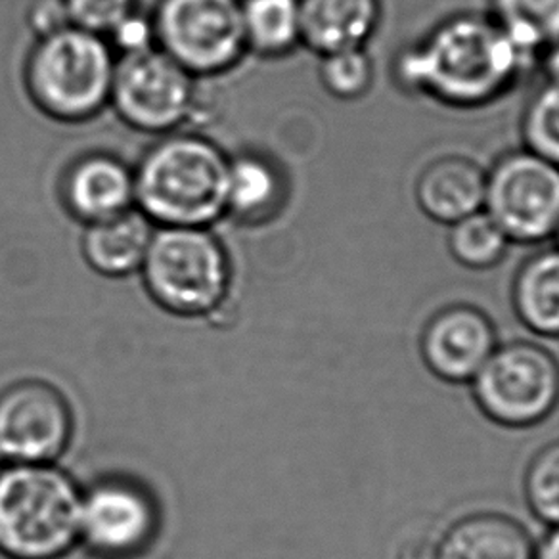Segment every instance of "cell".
Here are the masks:
<instances>
[{
  "label": "cell",
  "instance_id": "22",
  "mask_svg": "<svg viewBox=\"0 0 559 559\" xmlns=\"http://www.w3.org/2000/svg\"><path fill=\"white\" fill-rule=\"evenodd\" d=\"M510 240L500 226L481 210L460 218L449 230V249L452 257L467 269H489L504 257Z\"/></svg>",
  "mask_w": 559,
  "mask_h": 559
},
{
  "label": "cell",
  "instance_id": "26",
  "mask_svg": "<svg viewBox=\"0 0 559 559\" xmlns=\"http://www.w3.org/2000/svg\"><path fill=\"white\" fill-rule=\"evenodd\" d=\"M73 27L108 37L124 17L136 10V0H66Z\"/></svg>",
  "mask_w": 559,
  "mask_h": 559
},
{
  "label": "cell",
  "instance_id": "28",
  "mask_svg": "<svg viewBox=\"0 0 559 559\" xmlns=\"http://www.w3.org/2000/svg\"><path fill=\"white\" fill-rule=\"evenodd\" d=\"M27 22L39 39L62 32L71 25L66 0H33L27 10Z\"/></svg>",
  "mask_w": 559,
  "mask_h": 559
},
{
  "label": "cell",
  "instance_id": "8",
  "mask_svg": "<svg viewBox=\"0 0 559 559\" xmlns=\"http://www.w3.org/2000/svg\"><path fill=\"white\" fill-rule=\"evenodd\" d=\"M483 210L510 241L538 243L559 225V167L531 150L510 152L487 173Z\"/></svg>",
  "mask_w": 559,
  "mask_h": 559
},
{
  "label": "cell",
  "instance_id": "2",
  "mask_svg": "<svg viewBox=\"0 0 559 559\" xmlns=\"http://www.w3.org/2000/svg\"><path fill=\"white\" fill-rule=\"evenodd\" d=\"M228 157L195 134H169L142 157L134 205L157 226L210 228L226 215Z\"/></svg>",
  "mask_w": 559,
  "mask_h": 559
},
{
  "label": "cell",
  "instance_id": "10",
  "mask_svg": "<svg viewBox=\"0 0 559 559\" xmlns=\"http://www.w3.org/2000/svg\"><path fill=\"white\" fill-rule=\"evenodd\" d=\"M159 510L139 483L106 479L81 502L79 538L100 558L123 559L146 550L156 538Z\"/></svg>",
  "mask_w": 559,
  "mask_h": 559
},
{
  "label": "cell",
  "instance_id": "27",
  "mask_svg": "<svg viewBox=\"0 0 559 559\" xmlns=\"http://www.w3.org/2000/svg\"><path fill=\"white\" fill-rule=\"evenodd\" d=\"M108 39L111 40L109 47L121 56L139 55L157 47L154 22L139 14L136 10L124 17L121 24L116 25V29L109 33Z\"/></svg>",
  "mask_w": 559,
  "mask_h": 559
},
{
  "label": "cell",
  "instance_id": "25",
  "mask_svg": "<svg viewBox=\"0 0 559 559\" xmlns=\"http://www.w3.org/2000/svg\"><path fill=\"white\" fill-rule=\"evenodd\" d=\"M528 506L536 518L559 525V441L536 454L525 477Z\"/></svg>",
  "mask_w": 559,
  "mask_h": 559
},
{
  "label": "cell",
  "instance_id": "11",
  "mask_svg": "<svg viewBox=\"0 0 559 559\" xmlns=\"http://www.w3.org/2000/svg\"><path fill=\"white\" fill-rule=\"evenodd\" d=\"M70 406L43 381H22L0 395V456L14 464H48L70 443Z\"/></svg>",
  "mask_w": 559,
  "mask_h": 559
},
{
  "label": "cell",
  "instance_id": "17",
  "mask_svg": "<svg viewBox=\"0 0 559 559\" xmlns=\"http://www.w3.org/2000/svg\"><path fill=\"white\" fill-rule=\"evenodd\" d=\"M439 546V559H535L527 531L504 515H469L454 523Z\"/></svg>",
  "mask_w": 559,
  "mask_h": 559
},
{
  "label": "cell",
  "instance_id": "5",
  "mask_svg": "<svg viewBox=\"0 0 559 559\" xmlns=\"http://www.w3.org/2000/svg\"><path fill=\"white\" fill-rule=\"evenodd\" d=\"M150 296L167 311L198 317L217 311L230 284V264L210 228L159 226L142 263Z\"/></svg>",
  "mask_w": 559,
  "mask_h": 559
},
{
  "label": "cell",
  "instance_id": "6",
  "mask_svg": "<svg viewBox=\"0 0 559 559\" xmlns=\"http://www.w3.org/2000/svg\"><path fill=\"white\" fill-rule=\"evenodd\" d=\"M152 22L157 48L194 78L233 70L248 50L241 0H162Z\"/></svg>",
  "mask_w": 559,
  "mask_h": 559
},
{
  "label": "cell",
  "instance_id": "14",
  "mask_svg": "<svg viewBox=\"0 0 559 559\" xmlns=\"http://www.w3.org/2000/svg\"><path fill=\"white\" fill-rule=\"evenodd\" d=\"M487 173L462 156L436 159L416 180L419 210L441 225H454L485 205Z\"/></svg>",
  "mask_w": 559,
  "mask_h": 559
},
{
  "label": "cell",
  "instance_id": "16",
  "mask_svg": "<svg viewBox=\"0 0 559 559\" xmlns=\"http://www.w3.org/2000/svg\"><path fill=\"white\" fill-rule=\"evenodd\" d=\"M154 233L156 225L136 207L91 223L83 236L86 263L106 276H127L142 269Z\"/></svg>",
  "mask_w": 559,
  "mask_h": 559
},
{
  "label": "cell",
  "instance_id": "23",
  "mask_svg": "<svg viewBox=\"0 0 559 559\" xmlns=\"http://www.w3.org/2000/svg\"><path fill=\"white\" fill-rule=\"evenodd\" d=\"M521 132L525 148L559 167V79L546 78L531 94Z\"/></svg>",
  "mask_w": 559,
  "mask_h": 559
},
{
  "label": "cell",
  "instance_id": "9",
  "mask_svg": "<svg viewBox=\"0 0 559 559\" xmlns=\"http://www.w3.org/2000/svg\"><path fill=\"white\" fill-rule=\"evenodd\" d=\"M109 102L132 129L171 132L194 117L198 88L192 73L154 47L117 58Z\"/></svg>",
  "mask_w": 559,
  "mask_h": 559
},
{
  "label": "cell",
  "instance_id": "4",
  "mask_svg": "<svg viewBox=\"0 0 559 559\" xmlns=\"http://www.w3.org/2000/svg\"><path fill=\"white\" fill-rule=\"evenodd\" d=\"M116 56L108 40L66 27L39 39L25 68L33 102L60 121H85L109 102Z\"/></svg>",
  "mask_w": 559,
  "mask_h": 559
},
{
  "label": "cell",
  "instance_id": "24",
  "mask_svg": "<svg viewBox=\"0 0 559 559\" xmlns=\"http://www.w3.org/2000/svg\"><path fill=\"white\" fill-rule=\"evenodd\" d=\"M320 81L340 100H355L370 91L373 63L365 47L320 56Z\"/></svg>",
  "mask_w": 559,
  "mask_h": 559
},
{
  "label": "cell",
  "instance_id": "15",
  "mask_svg": "<svg viewBox=\"0 0 559 559\" xmlns=\"http://www.w3.org/2000/svg\"><path fill=\"white\" fill-rule=\"evenodd\" d=\"M380 17L381 0H299L301 43L319 56L365 47Z\"/></svg>",
  "mask_w": 559,
  "mask_h": 559
},
{
  "label": "cell",
  "instance_id": "31",
  "mask_svg": "<svg viewBox=\"0 0 559 559\" xmlns=\"http://www.w3.org/2000/svg\"><path fill=\"white\" fill-rule=\"evenodd\" d=\"M535 559H559V525L540 544V548L536 550Z\"/></svg>",
  "mask_w": 559,
  "mask_h": 559
},
{
  "label": "cell",
  "instance_id": "33",
  "mask_svg": "<svg viewBox=\"0 0 559 559\" xmlns=\"http://www.w3.org/2000/svg\"><path fill=\"white\" fill-rule=\"evenodd\" d=\"M0 464H2V456H0Z\"/></svg>",
  "mask_w": 559,
  "mask_h": 559
},
{
  "label": "cell",
  "instance_id": "32",
  "mask_svg": "<svg viewBox=\"0 0 559 559\" xmlns=\"http://www.w3.org/2000/svg\"><path fill=\"white\" fill-rule=\"evenodd\" d=\"M554 238H556V240H558V248H559V225H558V230H556V234H554Z\"/></svg>",
  "mask_w": 559,
  "mask_h": 559
},
{
  "label": "cell",
  "instance_id": "1",
  "mask_svg": "<svg viewBox=\"0 0 559 559\" xmlns=\"http://www.w3.org/2000/svg\"><path fill=\"white\" fill-rule=\"evenodd\" d=\"M533 60L490 16L459 14L396 56L404 91L454 108H477L504 94Z\"/></svg>",
  "mask_w": 559,
  "mask_h": 559
},
{
  "label": "cell",
  "instance_id": "12",
  "mask_svg": "<svg viewBox=\"0 0 559 559\" xmlns=\"http://www.w3.org/2000/svg\"><path fill=\"white\" fill-rule=\"evenodd\" d=\"M495 349L497 337L489 319L466 305L436 314L421 337L426 362L447 381L474 380Z\"/></svg>",
  "mask_w": 559,
  "mask_h": 559
},
{
  "label": "cell",
  "instance_id": "18",
  "mask_svg": "<svg viewBox=\"0 0 559 559\" xmlns=\"http://www.w3.org/2000/svg\"><path fill=\"white\" fill-rule=\"evenodd\" d=\"M513 305L525 326L559 337V248L525 261L513 282Z\"/></svg>",
  "mask_w": 559,
  "mask_h": 559
},
{
  "label": "cell",
  "instance_id": "30",
  "mask_svg": "<svg viewBox=\"0 0 559 559\" xmlns=\"http://www.w3.org/2000/svg\"><path fill=\"white\" fill-rule=\"evenodd\" d=\"M538 62L543 66L544 75L550 79H559V40L548 48H544Z\"/></svg>",
  "mask_w": 559,
  "mask_h": 559
},
{
  "label": "cell",
  "instance_id": "13",
  "mask_svg": "<svg viewBox=\"0 0 559 559\" xmlns=\"http://www.w3.org/2000/svg\"><path fill=\"white\" fill-rule=\"evenodd\" d=\"M63 198L86 225L106 221L134 207V175L117 157L86 156L66 175Z\"/></svg>",
  "mask_w": 559,
  "mask_h": 559
},
{
  "label": "cell",
  "instance_id": "21",
  "mask_svg": "<svg viewBox=\"0 0 559 559\" xmlns=\"http://www.w3.org/2000/svg\"><path fill=\"white\" fill-rule=\"evenodd\" d=\"M490 17L533 62L559 40V0H490Z\"/></svg>",
  "mask_w": 559,
  "mask_h": 559
},
{
  "label": "cell",
  "instance_id": "19",
  "mask_svg": "<svg viewBox=\"0 0 559 559\" xmlns=\"http://www.w3.org/2000/svg\"><path fill=\"white\" fill-rule=\"evenodd\" d=\"M282 200L284 177L272 162L257 154H243L228 162L226 213L246 223H259L271 217Z\"/></svg>",
  "mask_w": 559,
  "mask_h": 559
},
{
  "label": "cell",
  "instance_id": "29",
  "mask_svg": "<svg viewBox=\"0 0 559 559\" xmlns=\"http://www.w3.org/2000/svg\"><path fill=\"white\" fill-rule=\"evenodd\" d=\"M399 559H439V546L428 538H411L399 551Z\"/></svg>",
  "mask_w": 559,
  "mask_h": 559
},
{
  "label": "cell",
  "instance_id": "7",
  "mask_svg": "<svg viewBox=\"0 0 559 559\" xmlns=\"http://www.w3.org/2000/svg\"><path fill=\"white\" fill-rule=\"evenodd\" d=\"M481 411L502 426L525 428L559 403V365L535 343H508L492 350L474 378Z\"/></svg>",
  "mask_w": 559,
  "mask_h": 559
},
{
  "label": "cell",
  "instance_id": "20",
  "mask_svg": "<svg viewBox=\"0 0 559 559\" xmlns=\"http://www.w3.org/2000/svg\"><path fill=\"white\" fill-rule=\"evenodd\" d=\"M241 22L248 50L284 56L301 43L299 0H241Z\"/></svg>",
  "mask_w": 559,
  "mask_h": 559
},
{
  "label": "cell",
  "instance_id": "3",
  "mask_svg": "<svg viewBox=\"0 0 559 559\" xmlns=\"http://www.w3.org/2000/svg\"><path fill=\"white\" fill-rule=\"evenodd\" d=\"M83 497L48 464L0 469V551L10 559H55L79 540Z\"/></svg>",
  "mask_w": 559,
  "mask_h": 559
}]
</instances>
